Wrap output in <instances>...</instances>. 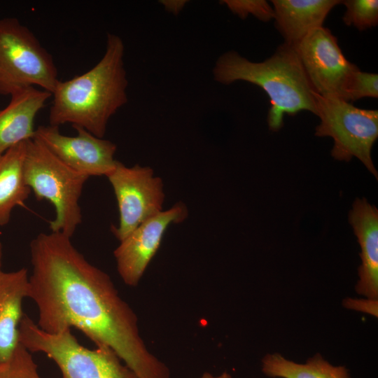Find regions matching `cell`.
<instances>
[{
	"label": "cell",
	"mask_w": 378,
	"mask_h": 378,
	"mask_svg": "<svg viewBox=\"0 0 378 378\" xmlns=\"http://www.w3.org/2000/svg\"><path fill=\"white\" fill-rule=\"evenodd\" d=\"M28 298L37 325L57 333L74 327L97 346L112 349L137 378H169L167 365L141 337L137 317L111 277L89 262L62 232H42L30 243Z\"/></svg>",
	"instance_id": "obj_1"
},
{
	"label": "cell",
	"mask_w": 378,
	"mask_h": 378,
	"mask_svg": "<svg viewBox=\"0 0 378 378\" xmlns=\"http://www.w3.org/2000/svg\"><path fill=\"white\" fill-rule=\"evenodd\" d=\"M124 50L121 38L108 33L106 51L94 66L59 81L52 93L50 125L71 123L104 138L108 120L127 102Z\"/></svg>",
	"instance_id": "obj_2"
},
{
	"label": "cell",
	"mask_w": 378,
	"mask_h": 378,
	"mask_svg": "<svg viewBox=\"0 0 378 378\" xmlns=\"http://www.w3.org/2000/svg\"><path fill=\"white\" fill-rule=\"evenodd\" d=\"M216 81L229 85L244 80L260 87L270 99L267 122L278 131L284 113L308 111L316 115L315 91L303 68L296 46L284 43L262 62H251L235 51L221 55L213 69Z\"/></svg>",
	"instance_id": "obj_3"
},
{
	"label": "cell",
	"mask_w": 378,
	"mask_h": 378,
	"mask_svg": "<svg viewBox=\"0 0 378 378\" xmlns=\"http://www.w3.org/2000/svg\"><path fill=\"white\" fill-rule=\"evenodd\" d=\"M24 176L37 200L55 207L51 232L71 237L82 222L79 199L89 177L68 167L35 138L27 141Z\"/></svg>",
	"instance_id": "obj_4"
},
{
	"label": "cell",
	"mask_w": 378,
	"mask_h": 378,
	"mask_svg": "<svg viewBox=\"0 0 378 378\" xmlns=\"http://www.w3.org/2000/svg\"><path fill=\"white\" fill-rule=\"evenodd\" d=\"M19 342L29 351L42 352L52 359L62 378H137L110 348H85L71 329L46 332L25 314L19 326Z\"/></svg>",
	"instance_id": "obj_5"
},
{
	"label": "cell",
	"mask_w": 378,
	"mask_h": 378,
	"mask_svg": "<svg viewBox=\"0 0 378 378\" xmlns=\"http://www.w3.org/2000/svg\"><path fill=\"white\" fill-rule=\"evenodd\" d=\"M59 81L52 56L34 33L16 18L0 19V94L35 86L52 94Z\"/></svg>",
	"instance_id": "obj_6"
},
{
	"label": "cell",
	"mask_w": 378,
	"mask_h": 378,
	"mask_svg": "<svg viewBox=\"0 0 378 378\" xmlns=\"http://www.w3.org/2000/svg\"><path fill=\"white\" fill-rule=\"evenodd\" d=\"M314 95L316 115L321 120L315 136L332 137V157L346 162L356 157L377 179L371 150L378 137V111L357 108L348 102L326 98L316 92Z\"/></svg>",
	"instance_id": "obj_7"
},
{
	"label": "cell",
	"mask_w": 378,
	"mask_h": 378,
	"mask_svg": "<svg viewBox=\"0 0 378 378\" xmlns=\"http://www.w3.org/2000/svg\"><path fill=\"white\" fill-rule=\"evenodd\" d=\"M106 177L113 189L119 212L118 225H112L111 229L120 241L140 224L163 211V182L150 167H127L117 161Z\"/></svg>",
	"instance_id": "obj_8"
},
{
	"label": "cell",
	"mask_w": 378,
	"mask_h": 378,
	"mask_svg": "<svg viewBox=\"0 0 378 378\" xmlns=\"http://www.w3.org/2000/svg\"><path fill=\"white\" fill-rule=\"evenodd\" d=\"M296 49L316 93L348 102L347 88L353 73L358 68L346 59L331 31L323 26L314 29Z\"/></svg>",
	"instance_id": "obj_9"
},
{
	"label": "cell",
	"mask_w": 378,
	"mask_h": 378,
	"mask_svg": "<svg viewBox=\"0 0 378 378\" xmlns=\"http://www.w3.org/2000/svg\"><path fill=\"white\" fill-rule=\"evenodd\" d=\"M77 135L62 134L59 127L40 125L34 137L55 156L74 171L88 176H107L115 167L117 146L80 127H73Z\"/></svg>",
	"instance_id": "obj_10"
},
{
	"label": "cell",
	"mask_w": 378,
	"mask_h": 378,
	"mask_svg": "<svg viewBox=\"0 0 378 378\" xmlns=\"http://www.w3.org/2000/svg\"><path fill=\"white\" fill-rule=\"evenodd\" d=\"M188 216L186 206L178 202L140 224L120 241L113 255L118 272L126 285L137 286L166 230L172 224L182 223Z\"/></svg>",
	"instance_id": "obj_11"
},
{
	"label": "cell",
	"mask_w": 378,
	"mask_h": 378,
	"mask_svg": "<svg viewBox=\"0 0 378 378\" xmlns=\"http://www.w3.org/2000/svg\"><path fill=\"white\" fill-rule=\"evenodd\" d=\"M349 222L360 246L356 292L378 300V210L365 198H357L349 213Z\"/></svg>",
	"instance_id": "obj_12"
},
{
	"label": "cell",
	"mask_w": 378,
	"mask_h": 378,
	"mask_svg": "<svg viewBox=\"0 0 378 378\" xmlns=\"http://www.w3.org/2000/svg\"><path fill=\"white\" fill-rule=\"evenodd\" d=\"M29 277L24 267L13 272L0 269V367L10 360L20 343L22 304L28 298Z\"/></svg>",
	"instance_id": "obj_13"
},
{
	"label": "cell",
	"mask_w": 378,
	"mask_h": 378,
	"mask_svg": "<svg viewBox=\"0 0 378 378\" xmlns=\"http://www.w3.org/2000/svg\"><path fill=\"white\" fill-rule=\"evenodd\" d=\"M8 105L0 109V155L35 135L34 120L52 94L29 87L10 95Z\"/></svg>",
	"instance_id": "obj_14"
},
{
	"label": "cell",
	"mask_w": 378,
	"mask_h": 378,
	"mask_svg": "<svg viewBox=\"0 0 378 378\" xmlns=\"http://www.w3.org/2000/svg\"><path fill=\"white\" fill-rule=\"evenodd\" d=\"M277 29L287 44L297 45L312 30L321 27L340 0H272Z\"/></svg>",
	"instance_id": "obj_15"
},
{
	"label": "cell",
	"mask_w": 378,
	"mask_h": 378,
	"mask_svg": "<svg viewBox=\"0 0 378 378\" xmlns=\"http://www.w3.org/2000/svg\"><path fill=\"white\" fill-rule=\"evenodd\" d=\"M27 141L0 155V225L10 221L13 209L28 199L31 189L24 176Z\"/></svg>",
	"instance_id": "obj_16"
},
{
	"label": "cell",
	"mask_w": 378,
	"mask_h": 378,
	"mask_svg": "<svg viewBox=\"0 0 378 378\" xmlns=\"http://www.w3.org/2000/svg\"><path fill=\"white\" fill-rule=\"evenodd\" d=\"M262 373L272 378H352L343 365H333L318 353L299 363L279 353L267 354L261 360Z\"/></svg>",
	"instance_id": "obj_17"
},
{
	"label": "cell",
	"mask_w": 378,
	"mask_h": 378,
	"mask_svg": "<svg viewBox=\"0 0 378 378\" xmlns=\"http://www.w3.org/2000/svg\"><path fill=\"white\" fill-rule=\"evenodd\" d=\"M346 7L343 21L347 26H354L359 31L365 30L378 24V1H342Z\"/></svg>",
	"instance_id": "obj_18"
},
{
	"label": "cell",
	"mask_w": 378,
	"mask_h": 378,
	"mask_svg": "<svg viewBox=\"0 0 378 378\" xmlns=\"http://www.w3.org/2000/svg\"><path fill=\"white\" fill-rule=\"evenodd\" d=\"M0 378H41L31 352L18 344L10 360L0 367Z\"/></svg>",
	"instance_id": "obj_19"
},
{
	"label": "cell",
	"mask_w": 378,
	"mask_h": 378,
	"mask_svg": "<svg viewBox=\"0 0 378 378\" xmlns=\"http://www.w3.org/2000/svg\"><path fill=\"white\" fill-rule=\"evenodd\" d=\"M220 2L241 19L252 15L261 21L267 22L274 17L273 8L265 0H223Z\"/></svg>",
	"instance_id": "obj_20"
},
{
	"label": "cell",
	"mask_w": 378,
	"mask_h": 378,
	"mask_svg": "<svg viewBox=\"0 0 378 378\" xmlns=\"http://www.w3.org/2000/svg\"><path fill=\"white\" fill-rule=\"evenodd\" d=\"M364 97H378V75L356 70L347 88V100L356 101Z\"/></svg>",
	"instance_id": "obj_21"
},
{
	"label": "cell",
	"mask_w": 378,
	"mask_h": 378,
	"mask_svg": "<svg viewBox=\"0 0 378 378\" xmlns=\"http://www.w3.org/2000/svg\"><path fill=\"white\" fill-rule=\"evenodd\" d=\"M378 300L372 299H351L346 298L343 302V305L348 309H351L367 314H370L377 318Z\"/></svg>",
	"instance_id": "obj_22"
},
{
	"label": "cell",
	"mask_w": 378,
	"mask_h": 378,
	"mask_svg": "<svg viewBox=\"0 0 378 378\" xmlns=\"http://www.w3.org/2000/svg\"><path fill=\"white\" fill-rule=\"evenodd\" d=\"M161 4L164 8L169 13L177 15L184 8L187 1H161Z\"/></svg>",
	"instance_id": "obj_23"
},
{
	"label": "cell",
	"mask_w": 378,
	"mask_h": 378,
	"mask_svg": "<svg viewBox=\"0 0 378 378\" xmlns=\"http://www.w3.org/2000/svg\"><path fill=\"white\" fill-rule=\"evenodd\" d=\"M200 378H232V377L227 372H223L218 376H214L209 372H204Z\"/></svg>",
	"instance_id": "obj_24"
},
{
	"label": "cell",
	"mask_w": 378,
	"mask_h": 378,
	"mask_svg": "<svg viewBox=\"0 0 378 378\" xmlns=\"http://www.w3.org/2000/svg\"><path fill=\"white\" fill-rule=\"evenodd\" d=\"M2 256H3V246L1 243L0 242V269L1 268Z\"/></svg>",
	"instance_id": "obj_25"
}]
</instances>
